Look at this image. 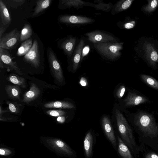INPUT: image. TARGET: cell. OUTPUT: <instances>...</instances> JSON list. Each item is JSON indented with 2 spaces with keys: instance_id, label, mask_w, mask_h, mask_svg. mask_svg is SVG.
I'll return each mask as SVG.
<instances>
[{
  "instance_id": "6da1fadb",
  "label": "cell",
  "mask_w": 158,
  "mask_h": 158,
  "mask_svg": "<svg viewBox=\"0 0 158 158\" xmlns=\"http://www.w3.org/2000/svg\"><path fill=\"white\" fill-rule=\"evenodd\" d=\"M130 122L140 137L149 139H158V123L153 114L138 109L129 114Z\"/></svg>"
},
{
  "instance_id": "7a4b0ae2",
  "label": "cell",
  "mask_w": 158,
  "mask_h": 158,
  "mask_svg": "<svg viewBox=\"0 0 158 158\" xmlns=\"http://www.w3.org/2000/svg\"><path fill=\"white\" fill-rule=\"evenodd\" d=\"M117 125L120 136L123 142L136 153L138 149L132 129L123 114L118 110L115 111Z\"/></svg>"
},
{
  "instance_id": "3957f363",
  "label": "cell",
  "mask_w": 158,
  "mask_h": 158,
  "mask_svg": "<svg viewBox=\"0 0 158 158\" xmlns=\"http://www.w3.org/2000/svg\"><path fill=\"white\" fill-rule=\"evenodd\" d=\"M123 45L122 43L114 42L94 44L95 48L101 54L111 60L115 59L120 56Z\"/></svg>"
},
{
  "instance_id": "277c9868",
  "label": "cell",
  "mask_w": 158,
  "mask_h": 158,
  "mask_svg": "<svg viewBox=\"0 0 158 158\" xmlns=\"http://www.w3.org/2000/svg\"><path fill=\"white\" fill-rule=\"evenodd\" d=\"M47 56L49 67L54 77L59 82H62L64 77L61 67L55 54L50 47L47 49Z\"/></svg>"
},
{
  "instance_id": "5b68a950",
  "label": "cell",
  "mask_w": 158,
  "mask_h": 158,
  "mask_svg": "<svg viewBox=\"0 0 158 158\" xmlns=\"http://www.w3.org/2000/svg\"><path fill=\"white\" fill-rule=\"evenodd\" d=\"M124 106L126 107L148 103L150 101L148 97L139 91L129 90L123 100Z\"/></svg>"
},
{
  "instance_id": "8992f818",
  "label": "cell",
  "mask_w": 158,
  "mask_h": 158,
  "mask_svg": "<svg viewBox=\"0 0 158 158\" xmlns=\"http://www.w3.org/2000/svg\"><path fill=\"white\" fill-rule=\"evenodd\" d=\"M20 33L17 28L6 33L0 39V47L5 49L14 48L20 40Z\"/></svg>"
},
{
  "instance_id": "52a82bcc",
  "label": "cell",
  "mask_w": 158,
  "mask_h": 158,
  "mask_svg": "<svg viewBox=\"0 0 158 158\" xmlns=\"http://www.w3.org/2000/svg\"><path fill=\"white\" fill-rule=\"evenodd\" d=\"M0 67L1 69L7 68L20 75L23 74L16 62L13 61L8 52L1 47H0Z\"/></svg>"
},
{
  "instance_id": "ba28073f",
  "label": "cell",
  "mask_w": 158,
  "mask_h": 158,
  "mask_svg": "<svg viewBox=\"0 0 158 158\" xmlns=\"http://www.w3.org/2000/svg\"><path fill=\"white\" fill-rule=\"evenodd\" d=\"M23 59L26 61L35 68L39 66L40 64V54L39 44L36 40H34L31 49L24 56Z\"/></svg>"
},
{
  "instance_id": "9c48e42d",
  "label": "cell",
  "mask_w": 158,
  "mask_h": 158,
  "mask_svg": "<svg viewBox=\"0 0 158 158\" xmlns=\"http://www.w3.org/2000/svg\"><path fill=\"white\" fill-rule=\"evenodd\" d=\"M102 124L103 131L106 138L114 149L117 151V139L110 119L106 116L104 117L102 119Z\"/></svg>"
},
{
  "instance_id": "30bf717a",
  "label": "cell",
  "mask_w": 158,
  "mask_h": 158,
  "mask_svg": "<svg viewBox=\"0 0 158 158\" xmlns=\"http://www.w3.org/2000/svg\"><path fill=\"white\" fill-rule=\"evenodd\" d=\"M88 40L94 44L114 42L116 39L112 35L100 31H94L85 34Z\"/></svg>"
},
{
  "instance_id": "8fae6325",
  "label": "cell",
  "mask_w": 158,
  "mask_h": 158,
  "mask_svg": "<svg viewBox=\"0 0 158 158\" xmlns=\"http://www.w3.org/2000/svg\"><path fill=\"white\" fill-rule=\"evenodd\" d=\"M58 20L61 23L68 24H86L94 21L91 18L79 16L64 15L60 16Z\"/></svg>"
},
{
  "instance_id": "7c38bea8",
  "label": "cell",
  "mask_w": 158,
  "mask_h": 158,
  "mask_svg": "<svg viewBox=\"0 0 158 158\" xmlns=\"http://www.w3.org/2000/svg\"><path fill=\"white\" fill-rule=\"evenodd\" d=\"M76 40L73 37H67L59 40L58 45L68 57H70L73 52Z\"/></svg>"
},
{
  "instance_id": "4fadbf2b",
  "label": "cell",
  "mask_w": 158,
  "mask_h": 158,
  "mask_svg": "<svg viewBox=\"0 0 158 158\" xmlns=\"http://www.w3.org/2000/svg\"><path fill=\"white\" fill-rule=\"evenodd\" d=\"M95 137L91 131H88L85 135L83 146L85 158H91L93 156Z\"/></svg>"
},
{
  "instance_id": "5bb4252c",
  "label": "cell",
  "mask_w": 158,
  "mask_h": 158,
  "mask_svg": "<svg viewBox=\"0 0 158 158\" xmlns=\"http://www.w3.org/2000/svg\"><path fill=\"white\" fill-rule=\"evenodd\" d=\"M40 90L38 86L35 83L31 84L30 89L23 95V98L21 101L26 103H29L36 98L40 94Z\"/></svg>"
},
{
  "instance_id": "9a60e30c",
  "label": "cell",
  "mask_w": 158,
  "mask_h": 158,
  "mask_svg": "<svg viewBox=\"0 0 158 158\" xmlns=\"http://www.w3.org/2000/svg\"><path fill=\"white\" fill-rule=\"evenodd\" d=\"M118 142L117 151L122 158H133L128 147L123 142L118 135H116Z\"/></svg>"
},
{
  "instance_id": "2e32d148",
  "label": "cell",
  "mask_w": 158,
  "mask_h": 158,
  "mask_svg": "<svg viewBox=\"0 0 158 158\" xmlns=\"http://www.w3.org/2000/svg\"><path fill=\"white\" fill-rule=\"evenodd\" d=\"M84 44V40L81 39L73 54L72 62L73 69L74 70L77 69L81 59L82 50Z\"/></svg>"
},
{
  "instance_id": "e0dca14e",
  "label": "cell",
  "mask_w": 158,
  "mask_h": 158,
  "mask_svg": "<svg viewBox=\"0 0 158 158\" xmlns=\"http://www.w3.org/2000/svg\"><path fill=\"white\" fill-rule=\"evenodd\" d=\"M0 17L1 22L4 25H7L11 22V18L6 5L2 0H0Z\"/></svg>"
},
{
  "instance_id": "ac0fdd59",
  "label": "cell",
  "mask_w": 158,
  "mask_h": 158,
  "mask_svg": "<svg viewBox=\"0 0 158 158\" xmlns=\"http://www.w3.org/2000/svg\"><path fill=\"white\" fill-rule=\"evenodd\" d=\"M5 89L8 97L14 100H19L21 94V90L19 86L9 85H6Z\"/></svg>"
},
{
  "instance_id": "d6986e66",
  "label": "cell",
  "mask_w": 158,
  "mask_h": 158,
  "mask_svg": "<svg viewBox=\"0 0 158 158\" xmlns=\"http://www.w3.org/2000/svg\"><path fill=\"white\" fill-rule=\"evenodd\" d=\"M85 4L83 1L79 0H61L60 1L58 7L61 9H64L73 7H78Z\"/></svg>"
},
{
  "instance_id": "ffe728a7",
  "label": "cell",
  "mask_w": 158,
  "mask_h": 158,
  "mask_svg": "<svg viewBox=\"0 0 158 158\" xmlns=\"http://www.w3.org/2000/svg\"><path fill=\"white\" fill-rule=\"evenodd\" d=\"M44 106L46 108L72 109L74 108L73 104L70 102L60 101L47 103L44 104Z\"/></svg>"
},
{
  "instance_id": "44dd1931",
  "label": "cell",
  "mask_w": 158,
  "mask_h": 158,
  "mask_svg": "<svg viewBox=\"0 0 158 158\" xmlns=\"http://www.w3.org/2000/svg\"><path fill=\"white\" fill-rule=\"evenodd\" d=\"M139 78L141 80L150 87L158 91V81L149 75L140 74Z\"/></svg>"
},
{
  "instance_id": "7402d4cb",
  "label": "cell",
  "mask_w": 158,
  "mask_h": 158,
  "mask_svg": "<svg viewBox=\"0 0 158 158\" xmlns=\"http://www.w3.org/2000/svg\"><path fill=\"white\" fill-rule=\"evenodd\" d=\"M51 0H39L36 1V5L33 14V16L38 15L48 8L51 3Z\"/></svg>"
},
{
  "instance_id": "603a6c76",
  "label": "cell",
  "mask_w": 158,
  "mask_h": 158,
  "mask_svg": "<svg viewBox=\"0 0 158 158\" xmlns=\"http://www.w3.org/2000/svg\"><path fill=\"white\" fill-rule=\"evenodd\" d=\"M32 44V40L31 39L23 41L18 49L17 56H21L25 55L31 49Z\"/></svg>"
},
{
  "instance_id": "cb8c5ba5",
  "label": "cell",
  "mask_w": 158,
  "mask_h": 158,
  "mask_svg": "<svg viewBox=\"0 0 158 158\" xmlns=\"http://www.w3.org/2000/svg\"><path fill=\"white\" fill-rule=\"evenodd\" d=\"M7 80L10 82L23 88L26 87L25 79L14 74L10 75L7 78Z\"/></svg>"
},
{
  "instance_id": "d4e9b609",
  "label": "cell",
  "mask_w": 158,
  "mask_h": 158,
  "mask_svg": "<svg viewBox=\"0 0 158 158\" xmlns=\"http://www.w3.org/2000/svg\"><path fill=\"white\" fill-rule=\"evenodd\" d=\"M32 34V31L31 26L28 24H25L20 32V42L24 41L29 39Z\"/></svg>"
},
{
  "instance_id": "484cf974",
  "label": "cell",
  "mask_w": 158,
  "mask_h": 158,
  "mask_svg": "<svg viewBox=\"0 0 158 158\" xmlns=\"http://www.w3.org/2000/svg\"><path fill=\"white\" fill-rule=\"evenodd\" d=\"M133 0H121L117 3L114 7L116 12H119L128 9L131 5Z\"/></svg>"
},
{
  "instance_id": "4316f807",
  "label": "cell",
  "mask_w": 158,
  "mask_h": 158,
  "mask_svg": "<svg viewBox=\"0 0 158 158\" xmlns=\"http://www.w3.org/2000/svg\"><path fill=\"white\" fill-rule=\"evenodd\" d=\"M158 6V0H149L148 2L143 6V11L146 12L151 13L153 12Z\"/></svg>"
},
{
  "instance_id": "83f0119b",
  "label": "cell",
  "mask_w": 158,
  "mask_h": 158,
  "mask_svg": "<svg viewBox=\"0 0 158 158\" xmlns=\"http://www.w3.org/2000/svg\"><path fill=\"white\" fill-rule=\"evenodd\" d=\"M7 103L8 105L9 109L11 112L15 114L19 113L20 107L22 106L21 104H18L16 102L11 103L9 101L7 102Z\"/></svg>"
},
{
  "instance_id": "f1b7e54d",
  "label": "cell",
  "mask_w": 158,
  "mask_h": 158,
  "mask_svg": "<svg viewBox=\"0 0 158 158\" xmlns=\"http://www.w3.org/2000/svg\"><path fill=\"white\" fill-rule=\"evenodd\" d=\"M46 113L49 115L54 117L63 116L65 113L64 111L59 110H49L47 111Z\"/></svg>"
},
{
  "instance_id": "f546056e",
  "label": "cell",
  "mask_w": 158,
  "mask_h": 158,
  "mask_svg": "<svg viewBox=\"0 0 158 158\" xmlns=\"http://www.w3.org/2000/svg\"><path fill=\"white\" fill-rule=\"evenodd\" d=\"M126 91V87L124 85H121L118 89L116 95L118 98H121L123 96Z\"/></svg>"
},
{
  "instance_id": "4dcf8cb0",
  "label": "cell",
  "mask_w": 158,
  "mask_h": 158,
  "mask_svg": "<svg viewBox=\"0 0 158 158\" xmlns=\"http://www.w3.org/2000/svg\"><path fill=\"white\" fill-rule=\"evenodd\" d=\"M90 50V48L89 46L87 45L84 47L82 50L81 59L87 55L89 53Z\"/></svg>"
},
{
  "instance_id": "1f68e13d",
  "label": "cell",
  "mask_w": 158,
  "mask_h": 158,
  "mask_svg": "<svg viewBox=\"0 0 158 158\" xmlns=\"http://www.w3.org/2000/svg\"><path fill=\"white\" fill-rule=\"evenodd\" d=\"M135 25V22L134 21L125 23L124 25V27L127 29H130L133 28Z\"/></svg>"
},
{
  "instance_id": "d6a6232c",
  "label": "cell",
  "mask_w": 158,
  "mask_h": 158,
  "mask_svg": "<svg viewBox=\"0 0 158 158\" xmlns=\"http://www.w3.org/2000/svg\"><path fill=\"white\" fill-rule=\"evenodd\" d=\"M145 158H158V155L155 153L151 152L147 153Z\"/></svg>"
},
{
  "instance_id": "836d02e7",
  "label": "cell",
  "mask_w": 158,
  "mask_h": 158,
  "mask_svg": "<svg viewBox=\"0 0 158 158\" xmlns=\"http://www.w3.org/2000/svg\"><path fill=\"white\" fill-rule=\"evenodd\" d=\"M79 83L81 86H86L88 84L86 79L84 77H82L81 78Z\"/></svg>"
},
{
  "instance_id": "e575fe53",
  "label": "cell",
  "mask_w": 158,
  "mask_h": 158,
  "mask_svg": "<svg viewBox=\"0 0 158 158\" xmlns=\"http://www.w3.org/2000/svg\"><path fill=\"white\" fill-rule=\"evenodd\" d=\"M65 117L63 116H58L57 118V121L60 123H63L65 121Z\"/></svg>"
},
{
  "instance_id": "d590c367",
  "label": "cell",
  "mask_w": 158,
  "mask_h": 158,
  "mask_svg": "<svg viewBox=\"0 0 158 158\" xmlns=\"http://www.w3.org/2000/svg\"><path fill=\"white\" fill-rule=\"evenodd\" d=\"M6 29L5 28L3 27L2 25L1 24L0 27V39L2 38V34Z\"/></svg>"
},
{
  "instance_id": "8d00e7d4",
  "label": "cell",
  "mask_w": 158,
  "mask_h": 158,
  "mask_svg": "<svg viewBox=\"0 0 158 158\" xmlns=\"http://www.w3.org/2000/svg\"><path fill=\"white\" fill-rule=\"evenodd\" d=\"M6 152L5 150L2 149H0V154L1 155H6Z\"/></svg>"
},
{
  "instance_id": "74e56055",
  "label": "cell",
  "mask_w": 158,
  "mask_h": 158,
  "mask_svg": "<svg viewBox=\"0 0 158 158\" xmlns=\"http://www.w3.org/2000/svg\"><path fill=\"white\" fill-rule=\"evenodd\" d=\"M0 120L1 121H6L7 120H11L12 119V118H3L2 117H0Z\"/></svg>"
},
{
  "instance_id": "f35d334b",
  "label": "cell",
  "mask_w": 158,
  "mask_h": 158,
  "mask_svg": "<svg viewBox=\"0 0 158 158\" xmlns=\"http://www.w3.org/2000/svg\"><path fill=\"white\" fill-rule=\"evenodd\" d=\"M0 116H1L2 114L3 113H4L5 112H6V111L5 110H3L2 109V108L1 106H0Z\"/></svg>"
}]
</instances>
